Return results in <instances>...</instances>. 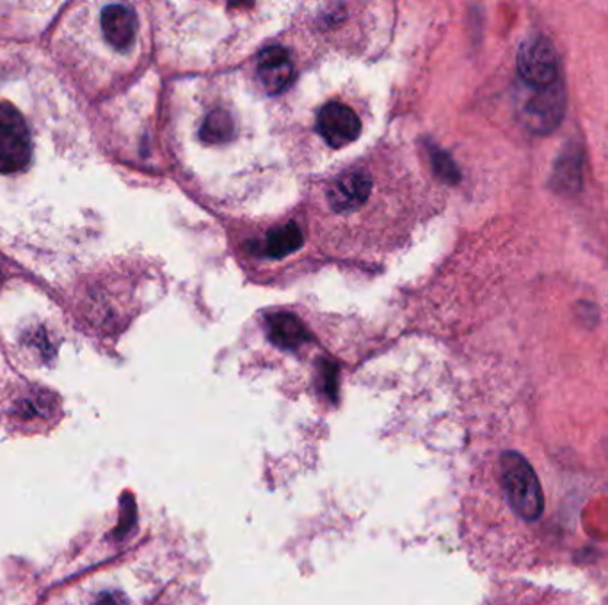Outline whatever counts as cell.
Returning a JSON list of instances; mask_svg holds the SVG:
<instances>
[{
  "label": "cell",
  "instance_id": "obj_13",
  "mask_svg": "<svg viewBox=\"0 0 608 605\" xmlns=\"http://www.w3.org/2000/svg\"><path fill=\"white\" fill-rule=\"evenodd\" d=\"M52 414V396H25L16 403V415L22 421L45 420Z\"/></svg>",
  "mask_w": 608,
  "mask_h": 605
},
{
  "label": "cell",
  "instance_id": "obj_12",
  "mask_svg": "<svg viewBox=\"0 0 608 605\" xmlns=\"http://www.w3.org/2000/svg\"><path fill=\"white\" fill-rule=\"evenodd\" d=\"M233 136V119L225 111H214L208 114L203 125L202 139L211 144L228 142Z\"/></svg>",
  "mask_w": 608,
  "mask_h": 605
},
{
  "label": "cell",
  "instance_id": "obj_9",
  "mask_svg": "<svg viewBox=\"0 0 608 605\" xmlns=\"http://www.w3.org/2000/svg\"><path fill=\"white\" fill-rule=\"evenodd\" d=\"M549 185L557 194L573 195L582 186V152L579 144L569 142L555 162Z\"/></svg>",
  "mask_w": 608,
  "mask_h": 605
},
{
  "label": "cell",
  "instance_id": "obj_10",
  "mask_svg": "<svg viewBox=\"0 0 608 605\" xmlns=\"http://www.w3.org/2000/svg\"><path fill=\"white\" fill-rule=\"evenodd\" d=\"M269 336L278 347L292 350L308 339V332L300 322V318L283 312L269 318Z\"/></svg>",
  "mask_w": 608,
  "mask_h": 605
},
{
  "label": "cell",
  "instance_id": "obj_3",
  "mask_svg": "<svg viewBox=\"0 0 608 605\" xmlns=\"http://www.w3.org/2000/svg\"><path fill=\"white\" fill-rule=\"evenodd\" d=\"M33 155L29 128L21 111L0 103V175L24 171Z\"/></svg>",
  "mask_w": 608,
  "mask_h": 605
},
{
  "label": "cell",
  "instance_id": "obj_11",
  "mask_svg": "<svg viewBox=\"0 0 608 605\" xmlns=\"http://www.w3.org/2000/svg\"><path fill=\"white\" fill-rule=\"evenodd\" d=\"M301 245H303V231L297 228V224H284L269 231L265 239V253L273 258H283L301 249Z\"/></svg>",
  "mask_w": 608,
  "mask_h": 605
},
{
  "label": "cell",
  "instance_id": "obj_2",
  "mask_svg": "<svg viewBox=\"0 0 608 605\" xmlns=\"http://www.w3.org/2000/svg\"><path fill=\"white\" fill-rule=\"evenodd\" d=\"M565 113L566 88L562 80L549 88H529L523 83L518 98V116L529 132L535 136L554 132L565 119Z\"/></svg>",
  "mask_w": 608,
  "mask_h": 605
},
{
  "label": "cell",
  "instance_id": "obj_6",
  "mask_svg": "<svg viewBox=\"0 0 608 605\" xmlns=\"http://www.w3.org/2000/svg\"><path fill=\"white\" fill-rule=\"evenodd\" d=\"M372 192V180L364 171H349L334 178L328 189V203L337 214L358 210Z\"/></svg>",
  "mask_w": 608,
  "mask_h": 605
},
{
  "label": "cell",
  "instance_id": "obj_8",
  "mask_svg": "<svg viewBox=\"0 0 608 605\" xmlns=\"http://www.w3.org/2000/svg\"><path fill=\"white\" fill-rule=\"evenodd\" d=\"M292 77H294V66L287 50L281 47H269L262 52L258 57V78L267 93L280 94L289 88Z\"/></svg>",
  "mask_w": 608,
  "mask_h": 605
},
{
  "label": "cell",
  "instance_id": "obj_5",
  "mask_svg": "<svg viewBox=\"0 0 608 605\" xmlns=\"http://www.w3.org/2000/svg\"><path fill=\"white\" fill-rule=\"evenodd\" d=\"M320 136L329 146L344 147L358 139L362 133V121L353 108L344 103L331 102L320 108L317 117Z\"/></svg>",
  "mask_w": 608,
  "mask_h": 605
},
{
  "label": "cell",
  "instance_id": "obj_4",
  "mask_svg": "<svg viewBox=\"0 0 608 605\" xmlns=\"http://www.w3.org/2000/svg\"><path fill=\"white\" fill-rule=\"evenodd\" d=\"M518 74L529 88H549L560 82V61L554 43L546 36H534L518 52Z\"/></svg>",
  "mask_w": 608,
  "mask_h": 605
},
{
  "label": "cell",
  "instance_id": "obj_1",
  "mask_svg": "<svg viewBox=\"0 0 608 605\" xmlns=\"http://www.w3.org/2000/svg\"><path fill=\"white\" fill-rule=\"evenodd\" d=\"M502 487L518 517L534 523L545 512V493L540 478L525 456L507 451L501 459Z\"/></svg>",
  "mask_w": 608,
  "mask_h": 605
},
{
  "label": "cell",
  "instance_id": "obj_7",
  "mask_svg": "<svg viewBox=\"0 0 608 605\" xmlns=\"http://www.w3.org/2000/svg\"><path fill=\"white\" fill-rule=\"evenodd\" d=\"M102 33L118 52L132 47L138 35V15L128 5L111 4L102 11Z\"/></svg>",
  "mask_w": 608,
  "mask_h": 605
},
{
  "label": "cell",
  "instance_id": "obj_14",
  "mask_svg": "<svg viewBox=\"0 0 608 605\" xmlns=\"http://www.w3.org/2000/svg\"><path fill=\"white\" fill-rule=\"evenodd\" d=\"M94 605H127V602L119 593H103Z\"/></svg>",
  "mask_w": 608,
  "mask_h": 605
}]
</instances>
